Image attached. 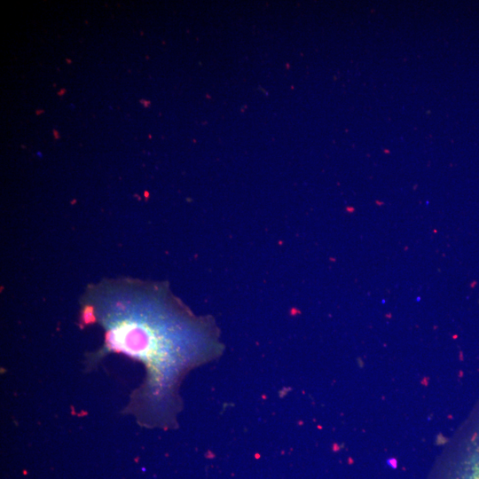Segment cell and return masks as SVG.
<instances>
[{"label": "cell", "mask_w": 479, "mask_h": 479, "mask_svg": "<svg viewBox=\"0 0 479 479\" xmlns=\"http://www.w3.org/2000/svg\"><path fill=\"white\" fill-rule=\"evenodd\" d=\"M82 317L104 330V344L93 354V363L116 352L144 365L145 381L125 412L145 428H174L182 409L178 391L184 377L224 351L215 319L194 315L167 283H102L88 291Z\"/></svg>", "instance_id": "obj_1"}]
</instances>
